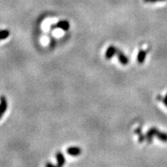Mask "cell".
Segmentation results:
<instances>
[{"mask_svg":"<svg viewBox=\"0 0 167 167\" xmlns=\"http://www.w3.org/2000/svg\"><path fill=\"white\" fill-rule=\"evenodd\" d=\"M50 28H51V30L61 29V30H64V31H67L70 29V22L67 20L59 21V22L55 23V24H53Z\"/></svg>","mask_w":167,"mask_h":167,"instance_id":"6da1fadb","label":"cell"},{"mask_svg":"<svg viewBox=\"0 0 167 167\" xmlns=\"http://www.w3.org/2000/svg\"><path fill=\"white\" fill-rule=\"evenodd\" d=\"M116 55H117L118 58H119V60L121 64L122 65H127L129 62V60L127 57V56L124 54V53L120 50L119 49L117 50V53H116Z\"/></svg>","mask_w":167,"mask_h":167,"instance_id":"7a4b0ae2","label":"cell"},{"mask_svg":"<svg viewBox=\"0 0 167 167\" xmlns=\"http://www.w3.org/2000/svg\"><path fill=\"white\" fill-rule=\"evenodd\" d=\"M8 108L7 99L5 96H0V115H3V114L6 111Z\"/></svg>","mask_w":167,"mask_h":167,"instance_id":"3957f363","label":"cell"},{"mask_svg":"<svg viewBox=\"0 0 167 167\" xmlns=\"http://www.w3.org/2000/svg\"><path fill=\"white\" fill-rule=\"evenodd\" d=\"M81 152V148L78 146H71L67 149V153L71 156H78Z\"/></svg>","mask_w":167,"mask_h":167,"instance_id":"277c9868","label":"cell"},{"mask_svg":"<svg viewBox=\"0 0 167 167\" xmlns=\"http://www.w3.org/2000/svg\"><path fill=\"white\" fill-rule=\"evenodd\" d=\"M118 49L114 46H108V48L107 49L105 53V58L107 60H111V58L113 57L117 53Z\"/></svg>","mask_w":167,"mask_h":167,"instance_id":"5b68a950","label":"cell"},{"mask_svg":"<svg viewBox=\"0 0 167 167\" xmlns=\"http://www.w3.org/2000/svg\"><path fill=\"white\" fill-rule=\"evenodd\" d=\"M158 128H151L150 129L148 130L147 132L146 135H145V139L147 140V142L151 143L152 142V139L156 135V132L157 131Z\"/></svg>","mask_w":167,"mask_h":167,"instance_id":"8992f818","label":"cell"},{"mask_svg":"<svg viewBox=\"0 0 167 167\" xmlns=\"http://www.w3.org/2000/svg\"><path fill=\"white\" fill-rule=\"evenodd\" d=\"M56 158H57V166H63L65 164V157L61 152H57L56 153Z\"/></svg>","mask_w":167,"mask_h":167,"instance_id":"52a82bcc","label":"cell"},{"mask_svg":"<svg viewBox=\"0 0 167 167\" xmlns=\"http://www.w3.org/2000/svg\"><path fill=\"white\" fill-rule=\"evenodd\" d=\"M147 52H148V50H141L139 52V54H138L137 57V61L139 64H142V63H144L145 57H146Z\"/></svg>","mask_w":167,"mask_h":167,"instance_id":"ba28073f","label":"cell"},{"mask_svg":"<svg viewBox=\"0 0 167 167\" xmlns=\"http://www.w3.org/2000/svg\"><path fill=\"white\" fill-rule=\"evenodd\" d=\"M155 136H156L159 140H160V141L163 142H167V133L160 132V131L157 129V131L156 132Z\"/></svg>","mask_w":167,"mask_h":167,"instance_id":"9c48e42d","label":"cell"},{"mask_svg":"<svg viewBox=\"0 0 167 167\" xmlns=\"http://www.w3.org/2000/svg\"><path fill=\"white\" fill-rule=\"evenodd\" d=\"M135 133L137 134L138 136H139V141L140 142H142L145 139V136H144V135L142 134L141 128H140V127L138 128H136V131H135Z\"/></svg>","mask_w":167,"mask_h":167,"instance_id":"30bf717a","label":"cell"},{"mask_svg":"<svg viewBox=\"0 0 167 167\" xmlns=\"http://www.w3.org/2000/svg\"><path fill=\"white\" fill-rule=\"evenodd\" d=\"M10 34V32L9 30H0V41L2 40H5L8 38Z\"/></svg>","mask_w":167,"mask_h":167,"instance_id":"8fae6325","label":"cell"},{"mask_svg":"<svg viewBox=\"0 0 167 167\" xmlns=\"http://www.w3.org/2000/svg\"><path fill=\"white\" fill-rule=\"evenodd\" d=\"M157 99L159 101H162L163 102L164 104H165V105L167 107V95H166L165 98H163V97H161L160 95H158Z\"/></svg>","mask_w":167,"mask_h":167,"instance_id":"7c38bea8","label":"cell"},{"mask_svg":"<svg viewBox=\"0 0 167 167\" xmlns=\"http://www.w3.org/2000/svg\"><path fill=\"white\" fill-rule=\"evenodd\" d=\"M162 1H165V0H144L145 2H162Z\"/></svg>","mask_w":167,"mask_h":167,"instance_id":"4fadbf2b","label":"cell"},{"mask_svg":"<svg viewBox=\"0 0 167 167\" xmlns=\"http://www.w3.org/2000/svg\"><path fill=\"white\" fill-rule=\"evenodd\" d=\"M46 166H54V165H53L52 163H47L46 164Z\"/></svg>","mask_w":167,"mask_h":167,"instance_id":"5bb4252c","label":"cell"},{"mask_svg":"<svg viewBox=\"0 0 167 167\" xmlns=\"http://www.w3.org/2000/svg\"><path fill=\"white\" fill-rule=\"evenodd\" d=\"M2 115H0V119H1V118H2Z\"/></svg>","mask_w":167,"mask_h":167,"instance_id":"9a60e30c","label":"cell"}]
</instances>
